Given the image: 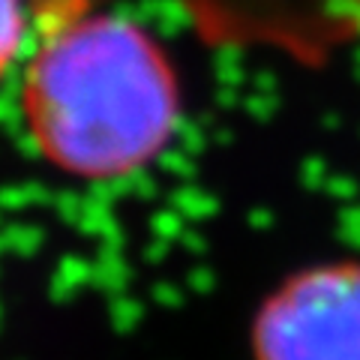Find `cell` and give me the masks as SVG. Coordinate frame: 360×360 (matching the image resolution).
<instances>
[{
  "label": "cell",
  "instance_id": "cell-1",
  "mask_svg": "<svg viewBox=\"0 0 360 360\" xmlns=\"http://www.w3.org/2000/svg\"><path fill=\"white\" fill-rule=\"evenodd\" d=\"M21 117L39 156L78 180L141 172L174 139L180 87L160 42L87 0H33Z\"/></svg>",
  "mask_w": 360,
  "mask_h": 360
},
{
  "label": "cell",
  "instance_id": "cell-2",
  "mask_svg": "<svg viewBox=\"0 0 360 360\" xmlns=\"http://www.w3.org/2000/svg\"><path fill=\"white\" fill-rule=\"evenodd\" d=\"M255 360H360V262L307 267L252 324Z\"/></svg>",
  "mask_w": 360,
  "mask_h": 360
},
{
  "label": "cell",
  "instance_id": "cell-3",
  "mask_svg": "<svg viewBox=\"0 0 360 360\" xmlns=\"http://www.w3.org/2000/svg\"><path fill=\"white\" fill-rule=\"evenodd\" d=\"M33 0H0V82L25 60L33 42Z\"/></svg>",
  "mask_w": 360,
  "mask_h": 360
}]
</instances>
